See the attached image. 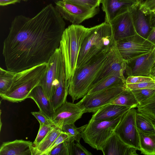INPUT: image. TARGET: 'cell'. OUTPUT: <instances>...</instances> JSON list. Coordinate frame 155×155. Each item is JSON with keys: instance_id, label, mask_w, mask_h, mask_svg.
Instances as JSON below:
<instances>
[{"instance_id": "6da1fadb", "label": "cell", "mask_w": 155, "mask_h": 155, "mask_svg": "<svg viewBox=\"0 0 155 155\" xmlns=\"http://www.w3.org/2000/svg\"><path fill=\"white\" fill-rule=\"evenodd\" d=\"M65 25L51 3L32 18L16 16L3 43L7 70L18 72L47 63L59 47Z\"/></svg>"}, {"instance_id": "7a4b0ae2", "label": "cell", "mask_w": 155, "mask_h": 155, "mask_svg": "<svg viewBox=\"0 0 155 155\" xmlns=\"http://www.w3.org/2000/svg\"><path fill=\"white\" fill-rule=\"evenodd\" d=\"M116 45L109 23L104 21L89 28L79 54L76 68L84 64L93 56L110 51Z\"/></svg>"}, {"instance_id": "3957f363", "label": "cell", "mask_w": 155, "mask_h": 155, "mask_svg": "<svg viewBox=\"0 0 155 155\" xmlns=\"http://www.w3.org/2000/svg\"><path fill=\"white\" fill-rule=\"evenodd\" d=\"M110 50L93 56L84 64L76 68L73 75L67 81L68 94L73 103L75 100L83 97L87 94Z\"/></svg>"}, {"instance_id": "277c9868", "label": "cell", "mask_w": 155, "mask_h": 155, "mask_svg": "<svg viewBox=\"0 0 155 155\" xmlns=\"http://www.w3.org/2000/svg\"><path fill=\"white\" fill-rule=\"evenodd\" d=\"M88 28L80 25L71 24L65 29L62 35L59 48L67 81L76 70L79 54Z\"/></svg>"}, {"instance_id": "5b68a950", "label": "cell", "mask_w": 155, "mask_h": 155, "mask_svg": "<svg viewBox=\"0 0 155 155\" xmlns=\"http://www.w3.org/2000/svg\"><path fill=\"white\" fill-rule=\"evenodd\" d=\"M46 63L16 72L11 87L6 94L0 95L1 98L13 103L21 102L28 98L32 90L39 85L45 75Z\"/></svg>"}, {"instance_id": "8992f818", "label": "cell", "mask_w": 155, "mask_h": 155, "mask_svg": "<svg viewBox=\"0 0 155 155\" xmlns=\"http://www.w3.org/2000/svg\"><path fill=\"white\" fill-rule=\"evenodd\" d=\"M124 114L106 120L90 119L82 132V138L92 148L101 150L106 142L114 134Z\"/></svg>"}, {"instance_id": "52a82bcc", "label": "cell", "mask_w": 155, "mask_h": 155, "mask_svg": "<svg viewBox=\"0 0 155 155\" xmlns=\"http://www.w3.org/2000/svg\"><path fill=\"white\" fill-rule=\"evenodd\" d=\"M116 45L121 56L127 63L153 51L155 45L140 36L134 35L120 40Z\"/></svg>"}, {"instance_id": "ba28073f", "label": "cell", "mask_w": 155, "mask_h": 155, "mask_svg": "<svg viewBox=\"0 0 155 155\" xmlns=\"http://www.w3.org/2000/svg\"><path fill=\"white\" fill-rule=\"evenodd\" d=\"M65 71L61 52L58 48L46 63L45 75L39 85L50 100L61 75Z\"/></svg>"}, {"instance_id": "9c48e42d", "label": "cell", "mask_w": 155, "mask_h": 155, "mask_svg": "<svg viewBox=\"0 0 155 155\" xmlns=\"http://www.w3.org/2000/svg\"><path fill=\"white\" fill-rule=\"evenodd\" d=\"M55 4L63 18L74 25H79L93 17L100 11L99 7L91 9L68 0H58Z\"/></svg>"}, {"instance_id": "30bf717a", "label": "cell", "mask_w": 155, "mask_h": 155, "mask_svg": "<svg viewBox=\"0 0 155 155\" xmlns=\"http://www.w3.org/2000/svg\"><path fill=\"white\" fill-rule=\"evenodd\" d=\"M126 88V85H119L95 93L87 94L77 103L84 113H94L100 108L109 104Z\"/></svg>"}, {"instance_id": "8fae6325", "label": "cell", "mask_w": 155, "mask_h": 155, "mask_svg": "<svg viewBox=\"0 0 155 155\" xmlns=\"http://www.w3.org/2000/svg\"><path fill=\"white\" fill-rule=\"evenodd\" d=\"M137 110L130 108L123 115L114 133L125 143L140 150L139 136L136 123Z\"/></svg>"}, {"instance_id": "7c38bea8", "label": "cell", "mask_w": 155, "mask_h": 155, "mask_svg": "<svg viewBox=\"0 0 155 155\" xmlns=\"http://www.w3.org/2000/svg\"><path fill=\"white\" fill-rule=\"evenodd\" d=\"M127 61L121 56L116 45L110 50L107 59L88 90L107 77L117 75L125 77Z\"/></svg>"}, {"instance_id": "4fadbf2b", "label": "cell", "mask_w": 155, "mask_h": 155, "mask_svg": "<svg viewBox=\"0 0 155 155\" xmlns=\"http://www.w3.org/2000/svg\"><path fill=\"white\" fill-rule=\"evenodd\" d=\"M84 113V111L78 103L74 104L66 101L55 111L52 120L53 124L61 129L66 125L74 124Z\"/></svg>"}, {"instance_id": "5bb4252c", "label": "cell", "mask_w": 155, "mask_h": 155, "mask_svg": "<svg viewBox=\"0 0 155 155\" xmlns=\"http://www.w3.org/2000/svg\"><path fill=\"white\" fill-rule=\"evenodd\" d=\"M130 9L116 18L110 24L116 42L132 36L135 33L136 31Z\"/></svg>"}, {"instance_id": "9a60e30c", "label": "cell", "mask_w": 155, "mask_h": 155, "mask_svg": "<svg viewBox=\"0 0 155 155\" xmlns=\"http://www.w3.org/2000/svg\"><path fill=\"white\" fill-rule=\"evenodd\" d=\"M155 63V53L153 51L127 63L125 71L128 76L151 77V69Z\"/></svg>"}, {"instance_id": "2e32d148", "label": "cell", "mask_w": 155, "mask_h": 155, "mask_svg": "<svg viewBox=\"0 0 155 155\" xmlns=\"http://www.w3.org/2000/svg\"><path fill=\"white\" fill-rule=\"evenodd\" d=\"M101 3L102 10L105 14L104 21L109 24L138 4L124 0H102Z\"/></svg>"}, {"instance_id": "e0dca14e", "label": "cell", "mask_w": 155, "mask_h": 155, "mask_svg": "<svg viewBox=\"0 0 155 155\" xmlns=\"http://www.w3.org/2000/svg\"><path fill=\"white\" fill-rule=\"evenodd\" d=\"M137 150L124 143L115 133L102 147L104 155H136Z\"/></svg>"}, {"instance_id": "ac0fdd59", "label": "cell", "mask_w": 155, "mask_h": 155, "mask_svg": "<svg viewBox=\"0 0 155 155\" xmlns=\"http://www.w3.org/2000/svg\"><path fill=\"white\" fill-rule=\"evenodd\" d=\"M30 141L15 140L3 142L0 148V155H31Z\"/></svg>"}, {"instance_id": "d6986e66", "label": "cell", "mask_w": 155, "mask_h": 155, "mask_svg": "<svg viewBox=\"0 0 155 155\" xmlns=\"http://www.w3.org/2000/svg\"><path fill=\"white\" fill-rule=\"evenodd\" d=\"M137 33L140 36L147 39L152 30L151 28L147 15L139 8L138 4L130 9Z\"/></svg>"}, {"instance_id": "ffe728a7", "label": "cell", "mask_w": 155, "mask_h": 155, "mask_svg": "<svg viewBox=\"0 0 155 155\" xmlns=\"http://www.w3.org/2000/svg\"><path fill=\"white\" fill-rule=\"evenodd\" d=\"M28 98L32 99L36 103L39 110L52 120L55 112L50 100L48 98L40 85L35 87Z\"/></svg>"}, {"instance_id": "44dd1931", "label": "cell", "mask_w": 155, "mask_h": 155, "mask_svg": "<svg viewBox=\"0 0 155 155\" xmlns=\"http://www.w3.org/2000/svg\"><path fill=\"white\" fill-rule=\"evenodd\" d=\"M132 108L118 105L108 104L100 108L94 114L91 120H106L122 115Z\"/></svg>"}, {"instance_id": "7402d4cb", "label": "cell", "mask_w": 155, "mask_h": 155, "mask_svg": "<svg viewBox=\"0 0 155 155\" xmlns=\"http://www.w3.org/2000/svg\"><path fill=\"white\" fill-rule=\"evenodd\" d=\"M68 94V86L65 71L62 73L50 100L54 111L66 101Z\"/></svg>"}, {"instance_id": "603a6c76", "label": "cell", "mask_w": 155, "mask_h": 155, "mask_svg": "<svg viewBox=\"0 0 155 155\" xmlns=\"http://www.w3.org/2000/svg\"><path fill=\"white\" fill-rule=\"evenodd\" d=\"M61 129L54 126L36 147L30 149L31 155H43L61 133Z\"/></svg>"}, {"instance_id": "cb8c5ba5", "label": "cell", "mask_w": 155, "mask_h": 155, "mask_svg": "<svg viewBox=\"0 0 155 155\" xmlns=\"http://www.w3.org/2000/svg\"><path fill=\"white\" fill-rule=\"evenodd\" d=\"M126 79L117 75L109 76L88 90L87 94L95 93L112 87L126 85Z\"/></svg>"}, {"instance_id": "d4e9b609", "label": "cell", "mask_w": 155, "mask_h": 155, "mask_svg": "<svg viewBox=\"0 0 155 155\" xmlns=\"http://www.w3.org/2000/svg\"><path fill=\"white\" fill-rule=\"evenodd\" d=\"M140 151L142 154L155 155V134H146L138 130Z\"/></svg>"}, {"instance_id": "484cf974", "label": "cell", "mask_w": 155, "mask_h": 155, "mask_svg": "<svg viewBox=\"0 0 155 155\" xmlns=\"http://www.w3.org/2000/svg\"><path fill=\"white\" fill-rule=\"evenodd\" d=\"M110 104L130 107L132 108L137 107L139 104L131 90L127 87Z\"/></svg>"}, {"instance_id": "4316f807", "label": "cell", "mask_w": 155, "mask_h": 155, "mask_svg": "<svg viewBox=\"0 0 155 155\" xmlns=\"http://www.w3.org/2000/svg\"><path fill=\"white\" fill-rule=\"evenodd\" d=\"M136 123L138 130L149 134H155V122L143 114L137 111Z\"/></svg>"}, {"instance_id": "83f0119b", "label": "cell", "mask_w": 155, "mask_h": 155, "mask_svg": "<svg viewBox=\"0 0 155 155\" xmlns=\"http://www.w3.org/2000/svg\"><path fill=\"white\" fill-rule=\"evenodd\" d=\"M137 107L138 112L147 116L155 122V92L139 104Z\"/></svg>"}, {"instance_id": "f1b7e54d", "label": "cell", "mask_w": 155, "mask_h": 155, "mask_svg": "<svg viewBox=\"0 0 155 155\" xmlns=\"http://www.w3.org/2000/svg\"><path fill=\"white\" fill-rule=\"evenodd\" d=\"M16 72L0 68V95L6 94L11 87Z\"/></svg>"}, {"instance_id": "f546056e", "label": "cell", "mask_w": 155, "mask_h": 155, "mask_svg": "<svg viewBox=\"0 0 155 155\" xmlns=\"http://www.w3.org/2000/svg\"><path fill=\"white\" fill-rule=\"evenodd\" d=\"M75 141L71 136L66 140L52 149L48 155H69V149L71 143Z\"/></svg>"}, {"instance_id": "4dcf8cb0", "label": "cell", "mask_w": 155, "mask_h": 155, "mask_svg": "<svg viewBox=\"0 0 155 155\" xmlns=\"http://www.w3.org/2000/svg\"><path fill=\"white\" fill-rule=\"evenodd\" d=\"M86 125L79 127H76L74 124L66 125L63 127L61 130L72 137L76 142L80 143L82 138V132Z\"/></svg>"}, {"instance_id": "1f68e13d", "label": "cell", "mask_w": 155, "mask_h": 155, "mask_svg": "<svg viewBox=\"0 0 155 155\" xmlns=\"http://www.w3.org/2000/svg\"><path fill=\"white\" fill-rule=\"evenodd\" d=\"M54 126L53 125H40L38 134L35 141L30 147L31 149L36 147L44 139Z\"/></svg>"}, {"instance_id": "d6a6232c", "label": "cell", "mask_w": 155, "mask_h": 155, "mask_svg": "<svg viewBox=\"0 0 155 155\" xmlns=\"http://www.w3.org/2000/svg\"><path fill=\"white\" fill-rule=\"evenodd\" d=\"M131 91L139 104L149 98L155 92V90L153 89H140Z\"/></svg>"}, {"instance_id": "836d02e7", "label": "cell", "mask_w": 155, "mask_h": 155, "mask_svg": "<svg viewBox=\"0 0 155 155\" xmlns=\"http://www.w3.org/2000/svg\"><path fill=\"white\" fill-rule=\"evenodd\" d=\"M74 141L71 143L69 149V155H92L91 153L81 145L80 143Z\"/></svg>"}, {"instance_id": "e575fe53", "label": "cell", "mask_w": 155, "mask_h": 155, "mask_svg": "<svg viewBox=\"0 0 155 155\" xmlns=\"http://www.w3.org/2000/svg\"><path fill=\"white\" fill-rule=\"evenodd\" d=\"M126 87L130 90L153 89L155 90V81L137 84H126Z\"/></svg>"}, {"instance_id": "d590c367", "label": "cell", "mask_w": 155, "mask_h": 155, "mask_svg": "<svg viewBox=\"0 0 155 155\" xmlns=\"http://www.w3.org/2000/svg\"><path fill=\"white\" fill-rule=\"evenodd\" d=\"M155 81L154 79L149 77L143 76H128L126 79V84H137Z\"/></svg>"}, {"instance_id": "8d00e7d4", "label": "cell", "mask_w": 155, "mask_h": 155, "mask_svg": "<svg viewBox=\"0 0 155 155\" xmlns=\"http://www.w3.org/2000/svg\"><path fill=\"white\" fill-rule=\"evenodd\" d=\"M71 136L68 134L63 131L58 136L53 143L45 152L43 155H48V153L57 145L66 140Z\"/></svg>"}, {"instance_id": "74e56055", "label": "cell", "mask_w": 155, "mask_h": 155, "mask_svg": "<svg viewBox=\"0 0 155 155\" xmlns=\"http://www.w3.org/2000/svg\"><path fill=\"white\" fill-rule=\"evenodd\" d=\"M87 8L93 9L98 7L102 0H68Z\"/></svg>"}, {"instance_id": "f35d334b", "label": "cell", "mask_w": 155, "mask_h": 155, "mask_svg": "<svg viewBox=\"0 0 155 155\" xmlns=\"http://www.w3.org/2000/svg\"><path fill=\"white\" fill-rule=\"evenodd\" d=\"M31 113L38 120L40 125H53L52 120L40 110L38 112H32Z\"/></svg>"}, {"instance_id": "ab89813d", "label": "cell", "mask_w": 155, "mask_h": 155, "mask_svg": "<svg viewBox=\"0 0 155 155\" xmlns=\"http://www.w3.org/2000/svg\"><path fill=\"white\" fill-rule=\"evenodd\" d=\"M139 8L145 14H149L155 10V0H148L146 1L139 5Z\"/></svg>"}, {"instance_id": "60d3db41", "label": "cell", "mask_w": 155, "mask_h": 155, "mask_svg": "<svg viewBox=\"0 0 155 155\" xmlns=\"http://www.w3.org/2000/svg\"><path fill=\"white\" fill-rule=\"evenodd\" d=\"M147 15L148 16L150 27L153 29L155 28V10Z\"/></svg>"}, {"instance_id": "b9f144b4", "label": "cell", "mask_w": 155, "mask_h": 155, "mask_svg": "<svg viewBox=\"0 0 155 155\" xmlns=\"http://www.w3.org/2000/svg\"><path fill=\"white\" fill-rule=\"evenodd\" d=\"M22 0L24 1V0H0V5L2 6H6L19 3Z\"/></svg>"}, {"instance_id": "7bdbcfd3", "label": "cell", "mask_w": 155, "mask_h": 155, "mask_svg": "<svg viewBox=\"0 0 155 155\" xmlns=\"http://www.w3.org/2000/svg\"><path fill=\"white\" fill-rule=\"evenodd\" d=\"M147 39L155 45V28L152 30Z\"/></svg>"}, {"instance_id": "ee69618b", "label": "cell", "mask_w": 155, "mask_h": 155, "mask_svg": "<svg viewBox=\"0 0 155 155\" xmlns=\"http://www.w3.org/2000/svg\"><path fill=\"white\" fill-rule=\"evenodd\" d=\"M151 76L153 78L155 77V63L151 69Z\"/></svg>"}, {"instance_id": "f6af8a7d", "label": "cell", "mask_w": 155, "mask_h": 155, "mask_svg": "<svg viewBox=\"0 0 155 155\" xmlns=\"http://www.w3.org/2000/svg\"><path fill=\"white\" fill-rule=\"evenodd\" d=\"M148 0H137L138 3L140 5Z\"/></svg>"}, {"instance_id": "bcb514c9", "label": "cell", "mask_w": 155, "mask_h": 155, "mask_svg": "<svg viewBox=\"0 0 155 155\" xmlns=\"http://www.w3.org/2000/svg\"><path fill=\"white\" fill-rule=\"evenodd\" d=\"M125 1L133 2L134 3H138L137 0H124Z\"/></svg>"}, {"instance_id": "7dc6e473", "label": "cell", "mask_w": 155, "mask_h": 155, "mask_svg": "<svg viewBox=\"0 0 155 155\" xmlns=\"http://www.w3.org/2000/svg\"><path fill=\"white\" fill-rule=\"evenodd\" d=\"M29 0H24L23 1H29Z\"/></svg>"}, {"instance_id": "c3c4849f", "label": "cell", "mask_w": 155, "mask_h": 155, "mask_svg": "<svg viewBox=\"0 0 155 155\" xmlns=\"http://www.w3.org/2000/svg\"><path fill=\"white\" fill-rule=\"evenodd\" d=\"M154 53H155V48H154V50L153 51Z\"/></svg>"}, {"instance_id": "681fc988", "label": "cell", "mask_w": 155, "mask_h": 155, "mask_svg": "<svg viewBox=\"0 0 155 155\" xmlns=\"http://www.w3.org/2000/svg\"><path fill=\"white\" fill-rule=\"evenodd\" d=\"M153 78L154 79V80H155V77Z\"/></svg>"}]
</instances>
